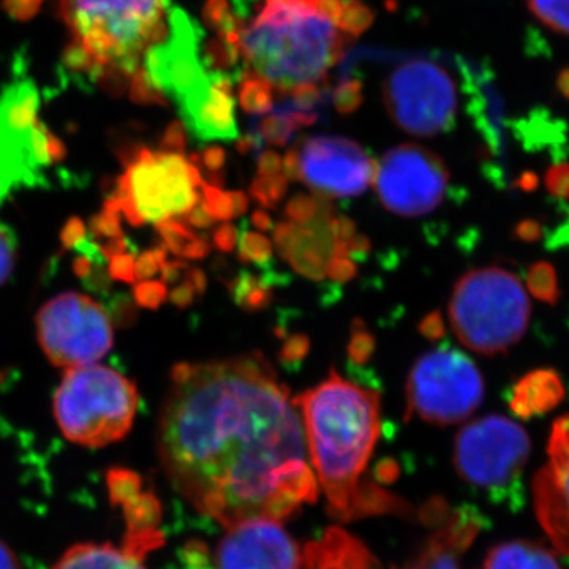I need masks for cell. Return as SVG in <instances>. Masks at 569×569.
<instances>
[{"mask_svg": "<svg viewBox=\"0 0 569 569\" xmlns=\"http://www.w3.org/2000/svg\"><path fill=\"white\" fill-rule=\"evenodd\" d=\"M171 380L157 448L187 503L227 529L316 503L299 408L263 355L182 362Z\"/></svg>", "mask_w": 569, "mask_h": 569, "instance_id": "cell-1", "label": "cell"}, {"mask_svg": "<svg viewBox=\"0 0 569 569\" xmlns=\"http://www.w3.org/2000/svg\"><path fill=\"white\" fill-rule=\"evenodd\" d=\"M305 417L307 449L332 518L348 520L410 512L402 498L365 477L380 437V396L336 370L293 399Z\"/></svg>", "mask_w": 569, "mask_h": 569, "instance_id": "cell-2", "label": "cell"}, {"mask_svg": "<svg viewBox=\"0 0 569 569\" xmlns=\"http://www.w3.org/2000/svg\"><path fill=\"white\" fill-rule=\"evenodd\" d=\"M369 11L348 0H261L252 18L228 31L250 80L269 91L317 89L365 31Z\"/></svg>", "mask_w": 569, "mask_h": 569, "instance_id": "cell-3", "label": "cell"}, {"mask_svg": "<svg viewBox=\"0 0 569 569\" xmlns=\"http://www.w3.org/2000/svg\"><path fill=\"white\" fill-rule=\"evenodd\" d=\"M59 11L91 61L92 78L114 89L140 73L170 22L168 0H59Z\"/></svg>", "mask_w": 569, "mask_h": 569, "instance_id": "cell-4", "label": "cell"}, {"mask_svg": "<svg viewBox=\"0 0 569 569\" xmlns=\"http://www.w3.org/2000/svg\"><path fill=\"white\" fill-rule=\"evenodd\" d=\"M141 70L153 91L173 100L194 140L212 137L230 119V86L206 73L197 29L182 11H170L167 36L148 51Z\"/></svg>", "mask_w": 569, "mask_h": 569, "instance_id": "cell-5", "label": "cell"}, {"mask_svg": "<svg viewBox=\"0 0 569 569\" xmlns=\"http://www.w3.org/2000/svg\"><path fill=\"white\" fill-rule=\"evenodd\" d=\"M449 320L460 342L475 353H505L529 329V296L508 269H471L456 283Z\"/></svg>", "mask_w": 569, "mask_h": 569, "instance_id": "cell-6", "label": "cell"}, {"mask_svg": "<svg viewBox=\"0 0 569 569\" xmlns=\"http://www.w3.org/2000/svg\"><path fill=\"white\" fill-rule=\"evenodd\" d=\"M52 408L67 440L103 448L132 429L138 391L129 378L110 367H74L63 376Z\"/></svg>", "mask_w": 569, "mask_h": 569, "instance_id": "cell-7", "label": "cell"}, {"mask_svg": "<svg viewBox=\"0 0 569 569\" xmlns=\"http://www.w3.org/2000/svg\"><path fill=\"white\" fill-rule=\"evenodd\" d=\"M204 179L182 152L140 149L127 164L112 194L119 212L138 227L186 216L201 200Z\"/></svg>", "mask_w": 569, "mask_h": 569, "instance_id": "cell-8", "label": "cell"}, {"mask_svg": "<svg viewBox=\"0 0 569 569\" xmlns=\"http://www.w3.org/2000/svg\"><path fill=\"white\" fill-rule=\"evenodd\" d=\"M32 80L11 82L0 93V204L14 190L37 187L44 170L63 159V144L39 118Z\"/></svg>", "mask_w": 569, "mask_h": 569, "instance_id": "cell-9", "label": "cell"}, {"mask_svg": "<svg viewBox=\"0 0 569 569\" xmlns=\"http://www.w3.org/2000/svg\"><path fill=\"white\" fill-rule=\"evenodd\" d=\"M406 389L407 419L417 415L436 426L462 422L485 400V380L477 365L448 343L415 362Z\"/></svg>", "mask_w": 569, "mask_h": 569, "instance_id": "cell-10", "label": "cell"}, {"mask_svg": "<svg viewBox=\"0 0 569 569\" xmlns=\"http://www.w3.org/2000/svg\"><path fill=\"white\" fill-rule=\"evenodd\" d=\"M530 458V438L518 422L500 415L475 419L456 437V471L467 485L496 500L518 485Z\"/></svg>", "mask_w": 569, "mask_h": 569, "instance_id": "cell-11", "label": "cell"}, {"mask_svg": "<svg viewBox=\"0 0 569 569\" xmlns=\"http://www.w3.org/2000/svg\"><path fill=\"white\" fill-rule=\"evenodd\" d=\"M385 107L397 127L413 137H437L452 129L458 114L455 78L440 63H400L383 86Z\"/></svg>", "mask_w": 569, "mask_h": 569, "instance_id": "cell-12", "label": "cell"}, {"mask_svg": "<svg viewBox=\"0 0 569 569\" xmlns=\"http://www.w3.org/2000/svg\"><path fill=\"white\" fill-rule=\"evenodd\" d=\"M40 346L56 367L91 366L111 350L110 317L99 302L80 293L56 296L37 316Z\"/></svg>", "mask_w": 569, "mask_h": 569, "instance_id": "cell-13", "label": "cell"}, {"mask_svg": "<svg viewBox=\"0 0 569 569\" xmlns=\"http://www.w3.org/2000/svg\"><path fill=\"white\" fill-rule=\"evenodd\" d=\"M376 190L380 203L400 217H421L443 203L449 189V171L443 160L407 142L389 149L377 164Z\"/></svg>", "mask_w": 569, "mask_h": 569, "instance_id": "cell-14", "label": "cell"}, {"mask_svg": "<svg viewBox=\"0 0 569 569\" xmlns=\"http://www.w3.org/2000/svg\"><path fill=\"white\" fill-rule=\"evenodd\" d=\"M298 545L277 520H249L228 527L213 548L190 542L181 569H299Z\"/></svg>", "mask_w": 569, "mask_h": 569, "instance_id": "cell-15", "label": "cell"}, {"mask_svg": "<svg viewBox=\"0 0 569 569\" xmlns=\"http://www.w3.org/2000/svg\"><path fill=\"white\" fill-rule=\"evenodd\" d=\"M293 152L299 181L323 197H358L376 176L372 157L348 138L316 134L299 142Z\"/></svg>", "mask_w": 569, "mask_h": 569, "instance_id": "cell-16", "label": "cell"}, {"mask_svg": "<svg viewBox=\"0 0 569 569\" xmlns=\"http://www.w3.org/2000/svg\"><path fill=\"white\" fill-rule=\"evenodd\" d=\"M548 455L533 481L535 511L553 548L569 557V415L553 425Z\"/></svg>", "mask_w": 569, "mask_h": 569, "instance_id": "cell-17", "label": "cell"}, {"mask_svg": "<svg viewBox=\"0 0 569 569\" xmlns=\"http://www.w3.org/2000/svg\"><path fill=\"white\" fill-rule=\"evenodd\" d=\"M437 523L418 556L399 569H462V556L481 531V515L471 507L445 508Z\"/></svg>", "mask_w": 569, "mask_h": 569, "instance_id": "cell-18", "label": "cell"}, {"mask_svg": "<svg viewBox=\"0 0 569 569\" xmlns=\"http://www.w3.org/2000/svg\"><path fill=\"white\" fill-rule=\"evenodd\" d=\"M331 219H313L306 223L280 222L274 228V244L280 257L290 263L298 274L310 280H321L326 268L335 257Z\"/></svg>", "mask_w": 569, "mask_h": 569, "instance_id": "cell-19", "label": "cell"}, {"mask_svg": "<svg viewBox=\"0 0 569 569\" xmlns=\"http://www.w3.org/2000/svg\"><path fill=\"white\" fill-rule=\"evenodd\" d=\"M299 569H381L372 552L348 531L329 527L301 552Z\"/></svg>", "mask_w": 569, "mask_h": 569, "instance_id": "cell-20", "label": "cell"}, {"mask_svg": "<svg viewBox=\"0 0 569 569\" xmlns=\"http://www.w3.org/2000/svg\"><path fill=\"white\" fill-rule=\"evenodd\" d=\"M156 548V542L132 537L121 546L80 542L67 549L52 569H146L144 557Z\"/></svg>", "mask_w": 569, "mask_h": 569, "instance_id": "cell-21", "label": "cell"}, {"mask_svg": "<svg viewBox=\"0 0 569 569\" xmlns=\"http://www.w3.org/2000/svg\"><path fill=\"white\" fill-rule=\"evenodd\" d=\"M565 397L563 383L552 369H538L520 378L509 396V408L520 419L541 417Z\"/></svg>", "mask_w": 569, "mask_h": 569, "instance_id": "cell-22", "label": "cell"}, {"mask_svg": "<svg viewBox=\"0 0 569 569\" xmlns=\"http://www.w3.org/2000/svg\"><path fill=\"white\" fill-rule=\"evenodd\" d=\"M482 569H561L550 550L530 541L501 542L489 550Z\"/></svg>", "mask_w": 569, "mask_h": 569, "instance_id": "cell-23", "label": "cell"}, {"mask_svg": "<svg viewBox=\"0 0 569 569\" xmlns=\"http://www.w3.org/2000/svg\"><path fill=\"white\" fill-rule=\"evenodd\" d=\"M280 282L287 283L288 277L272 271L271 266L264 268L261 274L242 271L230 282L231 296L236 305L246 312H260L271 306L274 299V287Z\"/></svg>", "mask_w": 569, "mask_h": 569, "instance_id": "cell-24", "label": "cell"}, {"mask_svg": "<svg viewBox=\"0 0 569 569\" xmlns=\"http://www.w3.org/2000/svg\"><path fill=\"white\" fill-rule=\"evenodd\" d=\"M331 201L323 194H317V197H310V194H296L284 206V217L290 222L306 223L313 219H332Z\"/></svg>", "mask_w": 569, "mask_h": 569, "instance_id": "cell-25", "label": "cell"}, {"mask_svg": "<svg viewBox=\"0 0 569 569\" xmlns=\"http://www.w3.org/2000/svg\"><path fill=\"white\" fill-rule=\"evenodd\" d=\"M530 13L549 31L569 37V0H526Z\"/></svg>", "mask_w": 569, "mask_h": 569, "instance_id": "cell-26", "label": "cell"}, {"mask_svg": "<svg viewBox=\"0 0 569 569\" xmlns=\"http://www.w3.org/2000/svg\"><path fill=\"white\" fill-rule=\"evenodd\" d=\"M527 287L538 301L546 305H557L560 298L559 279L557 271L548 261H539L529 269Z\"/></svg>", "mask_w": 569, "mask_h": 569, "instance_id": "cell-27", "label": "cell"}, {"mask_svg": "<svg viewBox=\"0 0 569 569\" xmlns=\"http://www.w3.org/2000/svg\"><path fill=\"white\" fill-rule=\"evenodd\" d=\"M238 246L239 260L242 263L254 264L261 269L271 266L274 249H272L271 241L264 234L254 233V231L242 228V231H239Z\"/></svg>", "mask_w": 569, "mask_h": 569, "instance_id": "cell-28", "label": "cell"}, {"mask_svg": "<svg viewBox=\"0 0 569 569\" xmlns=\"http://www.w3.org/2000/svg\"><path fill=\"white\" fill-rule=\"evenodd\" d=\"M377 350V339L361 320L353 321L350 340H348L347 355L351 367L362 369L372 359Z\"/></svg>", "mask_w": 569, "mask_h": 569, "instance_id": "cell-29", "label": "cell"}, {"mask_svg": "<svg viewBox=\"0 0 569 569\" xmlns=\"http://www.w3.org/2000/svg\"><path fill=\"white\" fill-rule=\"evenodd\" d=\"M288 190V179L282 174H258L250 186V194L258 204L266 209H276Z\"/></svg>", "mask_w": 569, "mask_h": 569, "instance_id": "cell-30", "label": "cell"}, {"mask_svg": "<svg viewBox=\"0 0 569 569\" xmlns=\"http://www.w3.org/2000/svg\"><path fill=\"white\" fill-rule=\"evenodd\" d=\"M157 230L162 234L164 249L183 257L187 247L193 241L197 236L192 233L186 223L179 222L178 219H168L163 222L156 223Z\"/></svg>", "mask_w": 569, "mask_h": 569, "instance_id": "cell-31", "label": "cell"}, {"mask_svg": "<svg viewBox=\"0 0 569 569\" xmlns=\"http://www.w3.org/2000/svg\"><path fill=\"white\" fill-rule=\"evenodd\" d=\"M310 353V339L306 335H293L284 340L279 351L280 365L287 370H298Z\"/></svg>", "mask_w": 569, "mask_h": 569, "instance_id": "cell-32", "label": "cell"}, {"mask_svg": "<svg viewBox=\"0 0 569 569\" xmlns=\"http://www.w3.org/2000/svg\"><path fill=\"white\" fill-rule=\"evenodd\" d=\"M167 263V249L157 247V249L148 250L141 253L134 261V272L138 280L152 279L157 272L162 271L163 264Z\"/></svg>", "mask_w": 569, "mask_h": 569, "instance_id": "cell-33", "label": "cell"}, {"mask_svg": "<svg viewBox=\"0 0 569 569\" xmlns=\"http://www.w3.org/2000/svg\"><path fill=\"white\" fill-rule=\"evenodd\" d=\"M167 295L164 283L157 280H141V283L134 288V299L146 309H159L167 299Z\"/></svg>", "mask_w": 569, "mask_h": 569, "instance_id": "cell-34", "label": "cell"}, {"mask_svg": "<svg viewBox=\"0 0 569 569\" xmlns=\"http://www.w3.org/2000/svg\"><path fill=\"white\" fill-rule=\"evenodd\" d=\"M17 246L9 228L0 224V284L6 283L13 271Z\"/></svg>", "mask_w": 569, "mask_h": 569, "instance_id": "cell-35", "label": "cell"}, {"mask_svg": "<svg viewBox=\"0 0 569 569\" xmlns=\"http://www.w3.org/2000/svg\"><path fill=\"white\" fill-rule=\"evenodd\" d=\"M546 189L556 197L569 200V163L553 164L546 173Z\"/></svg>", "mask_w": 569, "mask_h": 569, "instance_id": "cell-36", "label": "cell"}, {"mask_svg": "<svg viewBox=\"0 0 569 569\" xmlns=\"http://www.w3.org/2000/svg\"><path fill=\"white\" fill-rule=\"evenodd\" d=\"M358 274V264L351 258L332 257L326 268V276L337 283H347Z\"/></svg>", "mask_w": 569, "mask_h": 569, "instance_id": "cell-37", "label": "cell"}, {"mask_svg": "<svg viewBox=\"0 0 569 569\" xmlns=\"http://www.w3.org/2000/svg\"><path fill=\"white\" fill-rule=\"evenodd\" d=\"M110 276L121 282L133 283L137 279L134 272V260L129 252L114 254L110 258Z\"/></svg>", "mask_w": 569, "mask_h": 569, "instance_id": "cell-38", "label": "cell"}, {"mask_svg": "<svg viewBox=\"0 0 569 569\" xmlns=\"http://www.w3.org/2000/svg\"><path fill=\"white\" fill-rule=\"evenodd\" d=\"M418 331L421 332L422 337H426L430 342H438V340L443 339L445 332V321L441 313L438 310H433V312L427 313L418 325Z\"/></svg>", "mask_w": 569, "mask_h": 569, "instance_id": "cell-39", "label": "cell"}, {"mask_svg": "<svg viewBox=\"0 0 569 569\" xmlns=\"http://www.w3.org/2000/svg\"><path fill=\"white\" fill-rule=\"evenodd\" d=\"M43 0H3V9L14 20L26 21L39 13Z\"/></svg>", "mask_w": 569, "mask_h": 569, "instance_id": "cell-40", "label": "cell"}, {"mask_svg": "<svg viewBox=\"0 0 569 569\" xmlns=\"http://www.w3.org/2000/svg\"><path fill=\"white\" fill-rule=\"evenodd\" d=\"M239 230L231 223H223L213 233V246L223 253L233 252L238 246Z\"/></svg>", "mask_w": 569, "mask_h": 569, "instance_id": "cell-41", "label": "cell"}, {"mask_svg": "<svg viewBox=\"0 0 569 569\" xmlns=\"http://www.w3.org/2000/svg\"><path fill=\"white\" fill-rule=\"evenodd\" d=\"M84 238V223H82L81 219H78V217H73V219H70L69 222L66 223V227H63L61 233L62 246L67 247V249H71V247L80 244Z\"/></svg>", "mask_w": 569, "mask_h": 569, "instance_id": "cell-42", "label": "cell"}, {"mask_svg": "<svg viewBox=\"0 0 569 569\" xmlns=\"http://www.w3.org/2000/svg\"><path fill=\"white\" fill-rule=\"evenodd\" d=\"M329 228H331L332 238H335L336 242L350 241L356 234V224L348 217H332L329 220Z\"/></svg>", "mask_w": 569, "mask_h": 569, "instance_id": "cell-43", "label": "cell"}, {"mask_svg": "<svg viewBox=\"0 0 569 569\" xmlns=\"http://www.w3.org/2000/svg\"><path fill=\"white\" fill-rule=\"evenodd\" d=\"M186 148V132L181 123H173L168 127L167 133L163 138V151L168 152H182Z\"/></svg>", "mask_w": 569, "mask_h": 569, "instance_id": "cell-44", "label": "cell"}, {"mask_svg": "<svg viewBox=\"0 0 569 569\" xmlns=\"http://www.w3.org/2000/svg\"><path fill=\"white\" fill-rule=\"evenodd\" d=\"M186 216L187 222L192 224L194 228H209L213 222H216L211 213L206 209L203 201H198V203L194 204Z\"/></svg>", "mask_w": 569, "mask_h": 569, "instance_id": "cell-45", "label": "cell"}, {"mask_svg": "<svg viewBox=\"0 0 569 569\" xmlns=\"http://www.w3.org/2000/svg\"><path fill=\"white\" fill-rule=\"evenodd\" d=\"M280 170H282V159H280L279 153L274 151L261 153L260 159H258V174H279Z\"/></svg>", "mask_w": 569, "mask_h": 569, "instance_id": "cell-46", "label": "cell"}, {"mask_svg": "<svg viewBox=\"0 0 569 569\" xmlns=\"http://www.w3.org/2000/svg\"><path fill=\"white\" fill-rule=\"evenodd\" d=\"M515 233L519 241L535 242L541 238L542 227L537 220H522V222L516 227Z\"/></svg>", "mask_w": 569, "mask_h": 569, "instance_id": "cell-47", "label": "cell"}, {"mask_svg": "<svg viewBox=\"0 0 569 569\" xmlns=\"http://www.w3.org/2000/svg\"><path fill=\"white\" fill-rule=\"evenodd\" d=\"M204 163V167L208 168L211 173H216L220 168L223 167L224 163V152L219 148H209L206 149L203 156H201V164Z\"/></svg>", "mask_w": 569, "mask_h": 569, "instance_id": "cell-48", "label": "cell"}, {"mask_svg": "<svg viewBox=\"0 0 569 569\" xmlns=\"http://www.w3.org/2000/svg\"><path fill=\"white\" fill-rule=\"evenodd\" d=\"M186 283L194 291V295H203L206 290V276L201 269L187 268L183 276Z\"/></svg>", "mask_w": 569, "mask_h": 569, "instance_id": "cell-49", "label": "cell"}, {"mask_svg": "<svg viewBox=\"0 0 569 569\" xmlns=\"http://www.w3.org/2000/svg\"><path fill=\"white\" fill-rule=\"evenodd\" d=\"M194 296L197 295H194L192 288L187 283H182L181 287L174 288V290L171 291L170 298L174 306L187 307L192 305Z\"/></svg>", "mask_w": 569, "mask_h": 569, "instance_id": "cell-50", "label": "cell"}, {"mask_svg": "<svg viewBox=\"0 0 569 569\" xmlns=\"http://www.w3.org/2000/svg\"><path fill=\"white\" fill-rule=\"evenodd\" d=\"M209 252H211V247H209L203 238H198L197 236V238L190 242V246L187 247L183 257L190 258V260H200V258L208 257Z\"/></svg>", "mask_w": 569, "mask_h": 569, "instance_id": "cell-51", "label": "cell"}, {"mask_svg": "<svg viewBox=\"0 0 569 569\" xmlns=\"http://www.w3.org/2000/svg\"><path fill=\"white\" fill-rule=\"evenodd\" d=\"M0 569H22L17 553L3 541H0Z\"/></svg>", "mask_w": 569, "mask_h": 569, "instance_id": "cell-52", "label": "cell"}, {"mask_svg": "<svg viewBox=\"0 0 569 569\" xmlns=\"http://www.w3.org/2000/svg\"><path fill=\"white\" fill-rule=\"evenodd\" d=\"M92 258L88 257V254H82V257L77 258V261H74V274L80 277V279H89V276L92 274Z\"/></svg>", "mask_w": 569, "mask_h": 569, "instance_id": "cell-53", "label": "cell"}, {"mask_svg": "<svg viewBox=\"0 0 569 569\" xmlns=\"http://www.w3.org/2000/svg\"><path fill=\"white\" fill-rule=\"evenodd\" d=\"M252 224L257 230L269 231L272 230V224L274 223H272V217L264 209H257L252 213Z\"/></svg>", "mask_w": 569, "mask_h": 569, "instance_id": "cell-54", "label": "cell"}, {"mask_svg": "<svg viewBox=\"0 0 569 569\" xmlns=\"http://www.w3.org/2000/svg\"><path fill=\"white\" fill-rule=\"evenodd\" d=\"M234 204V217L244 216L247 209H249V198L244 192H231Z\"/></svg>", "mask_w": 569, "mask_h": 569, "instance_id": "cell-55", "label": "cell"}, {"mask_svg": "<svg viewBox=\"0 0 569 569\" xmlns=\"http://www.w3.org/2000/svg\"><path fill=\"white\" fill-rule=\"evenodd\" d=\"M537 178H535L533 174H526L523 178H520L519 181L520 189L527 190V192L537 189Z\"/></svg>", "mask_w": 569, "mask_h": 569, "instance_id": "cell-56", "label": "cell"}, {"mask_svg": "<svg viewBox=\"0 0 569 569\" xmlns=\"http://www.w3.org/2000/svg\"><path fill=\"white\" fill-rule=\"evenodd\" d=\"M559 89L560 92L563 93V96L567 97V99H569V70L560 74Z\"/></svg>", "mask_w": 569, "mask_h": 569, "instance_id": "cell-57", "label": "cell"}]
</instances>
